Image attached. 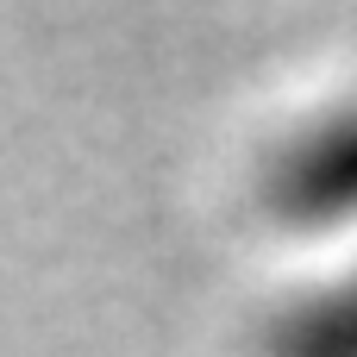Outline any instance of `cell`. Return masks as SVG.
<instances>
[{
    "mask_svg": "<svg viewBox=\"0 0 357 357\" xmlns=\"http://www.w3.org/2000/svg\"><path fill=\"white\" fill-rule=\"evenodd\" d=\"M270 213L289 226H345L357 220V107L320 119L264 176Z\"/></svg>",
    "mask_w": 357,
    "mask_h": 357,
    "instance_id": "6da1fadb",
    "label": "cell"
},
{
    "mask_svg": "<svg viewBox=\"0 0 357 357\" xmlns=\"http://www.w3.org/2000/svg\"><path fill=\"white\" fill-rule=\"evenodd\" d=\"M270 357H357V276L307 295L295 314H282Z\"/></svg>",
    "mask_w": 357,
    "mask_h": 357,
    "instance_id": "7a4b0ae2",
    "label": "cell"
}]
</instances>
